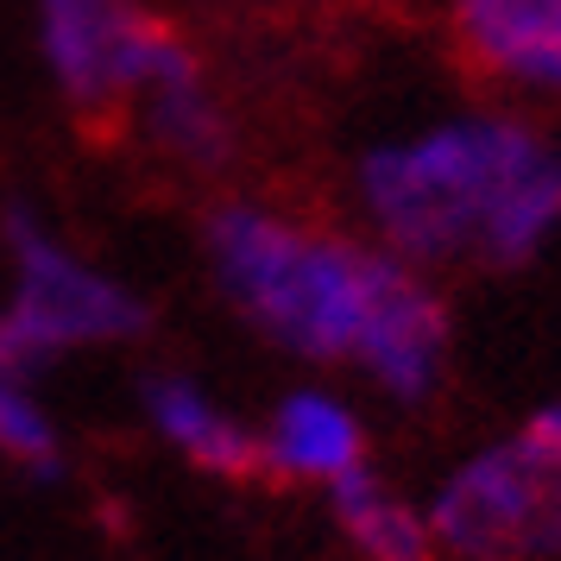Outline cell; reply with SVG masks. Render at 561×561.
<instances>
[{
    "mask_svg": "<svg viewBox=\"0 0 561 561\" xmlns=\"http://www.w3.org/2000/svg\"><path fill=\"white\" fill-rule=\"evenodd\" d=\"M203 265L215 297L304 366L359 373L391 404H430L448 379L442 290L373 233L228 196L203 215Z\"/></svg>",
    "mask_w": 561,
    "mask_h": 561,
    "instance_id": "obj_1",
    "label": "cell"
},
{
    "mask_svg": "<svg viewBox=\"0 0 561 561\" xmlns=\"http://www.w3.org/2000/svg\"><path fill=\"white\" fill-rule=\"evenodd\" d=\"M354 215L423 272H511L561 228V146L505 107L442 114L354 158Z\"/></svg>",
    "mask_w": 561,
    "mask_h": 561,
    "instance_id": "obj_2",
    "label": "cell"
},
{
    "mask_svg": "<svg viewBox=\"0 0 561 561\" xmlns=\"http://www.w3.org/2000/svg\"><path fill=\"white\" fill-rule=\"evenodd\" d=\"M0 359L20 373H45L70 354L133 347L152 329L146 290L107 272L26 196L0 208Z\"/></svg>",
    "mask_w": 561,
    "mask_h": 561,
    "instance_id": "obj_3",
    "label": "cell"
},
{
    "mask_svg": "<svg viewBox=\"0 0 561 561\" xmlns=\"http://www.w3.org/2000/svg\"><path fill=\"white\" fill-rule=\"evenodd\" d=\"M435 556L448 561H556L561 556V448L542 430L499 435L455 460L423 499Z\"/></svg>",
    "mask_w": 561,
    "mask_h": 561,
    "instance_id": "obj_4",
    "label": "cell"
},
{
    "mask_svg": "<svg viewBox=\"0 0 561 561\" xmlns=\"http://www.w3.org/2000/svg\"><path fill=\"white\" fill-rule=\"evenodd\" d=\"M171 38L178 26L152 0H32L38 70L57 102L89 127L127 121L139 82L152 77Z\"/></svg>",
    "mask_w": 561,
    "mask_h": 561,
    "instance_id": "obj_5",
    "label": "cell"
},
{
    "mask_svg": "<svg viewBox=\"0 0 561 561\" xmlns=\"http://www.w3.org/2000/svg\"><path fill=\"white\" fill-rule=\"evenodd\" d=\"M127 127L164 164H178L183 178H221L233 164V146H240L228 102H221L208 64L196 57V45L183 32L164 45V57L152 64V77L139 82V95L127 107Z\"/></svg>",
    "mask_w": 561,
    "mask_h": 561,
    "instance_id": "obj_6",
    "label": "cell"
},
{
    "mask_svg": "<svg viewBox=\"0 0 561 561\" xmlns=\"http://www.w3.org/2000/svg\"><path fill=\"white\" fill-rule=\"evenodd\" d=\"M253 430L259 473H272L284 485H322L329 492L334 480L366 467V416L334 385H290Z\"/></svg>",
    "mask_w": 561,
    "mask_h": 561,
    "instance_id": "obj_7",
    "label": "cell"
},
{
    "mask_svg": "<svg viewBox=\"0 0 561 561\" xmlns=\"http://www.w3.org/2000/svg\"><path fill=\"white\" fill-rule=\"evenodd\" d=\"M139 416L158 435V448H171L183 467H196L208 480H253L259 473V430L247 416H233L203 379L190 373H146L139 379Z\"/></svg>",
    "mask_w": 561,
    "mask_h": 561,
    "instance_id": "obj_8",
    "label": "cell"
},
{
    "mask_svg": "<svg viewBox=\"0 0 561 561\" xmlns=\"http://www.w3.org/2000/svg\"><path fill=\"white\" fill-rule=\"evenodd\" d=\"M455 38L492 82L561 102V0H455Z\"/></svg>",
    "mask_w": 561,
    "mask_h": 561,
    "instance_id": "obj_9",
    "label": "cell"
},
{
    "mask_svg": "<svg viewBox=\"0 0 561 561\" xmlns=\"http://www.w3.org/2000/svg\"><path fill=\"white\" fill-rule=\"evenodd\" d=\"M329 517L359 561H435V536L423 505L404 499L373 460L329 485Z\"/></svg>",
    "mask_w": 561,
    "mask_h": 561,
    "instance_id": "obj_10",
    "label": "cell"
},
{
    "mask_svg": "<svg viewBox=\"0 0 561 561\" xmlns=\"http://www.w3.org/2000/svg\"><path fill=\"white\" fill-rule=\"evenodd\" d=\"M0 460L26 480H64L70 442L57 430L51 404L38 398V373H20L0 359Z\"/></svg>",
    "mask_w": 561,
    "mask_h": 561,
    "instance_id": "obj_11",
    "label": "cell"
},
{
    "mask_svg": "<svg viewBox=\"0 0 561 561\" xmlns=\"http://www.w3.org/2000/svg\"><path fill=\"white\" fill-rule=\"evenodd\" d=\"M530 430H542V435H549V442L561 448V398H556V404H542V410H536V416H530Z\"/></svg>",
    "mask_w": 561,
    "mask_h": 561,
    "instance_id": "obj_12",
    "label": "cell"
}]
</instances>
